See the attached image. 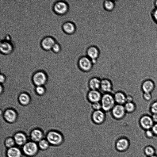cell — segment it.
<instances>
[{
    "label": "cell",
    "instance_id": "1",
    "mask_svg": "<svg viewBox=\"0 0 157 157\" xmlns=\"http://www.w3.org/2000/svg\"><path fill=\"white\" fill-rule=\"evenodd\" d=\"M100 102L102 109L106 113L110 112L116 104L112 93H103Z\"/></svg>",
    "mask_w": 157,
    "mask_h": 157
},
{
    "label": "cell",
    "instance_id": "2",
    "mask_svg": "<svg viewBox=\"0 0 157 157\" xmlns=\"http://www.w3.org/2000/svg\"><path fill=\"white\" fill-rule=\"evenodd\" d=\"M46 139L50 144L53 146L59 145L63 140V136L61 133L53 130L47 133Z\"/></svg>",
    "mask_w": 157,
    "mask_h": 157
},
{
    "label": "cell",
    "instance_id": "3",
    "mask_svg": "<svg viewBox=\"0 0 157 157\" xmlns=\"http://www.w3.org/2000/svg\"><path fill=\"white\" fill-rule=\"evenodd\" d=\"M22 151L25 155L29 157L33 156L37 153L39 151L38 146L36 142L29 141L23 146Z\"/></svg>",
    "mask_w": 157,
    "mask_h": 157
},
{
    "label": "cell",
    "instance_id": "4",
    "mask_svg": "<svg viewBox=\"0 0 157 157\" xmlns=\"http://www.w3.org/2000/svg\"><path fill=\"white\" fill-rule=\"evenodd\" d=\"M106 119V112L102 109L93 110L91 115V119L93 123L97 125L103 124Z\"/></svg>",
    "mask_w": 157,
    "mask_h": 157
},
{
    "label": "cell",
    "instance_id": "5",
    "mask_svg": "<svg viewBox=\"0 0 157 157\" xmlns=\"http://www.w3.org/2000/svg\"><path fill=\"white\" fill-rule=\"evenodd\" d=\"M116 149L119 152H124L127 151L130 146V142L125 135L119 136L116 140L115 144Z\"/></svg>",
    "mask_w": 157,
    "mask_h": 157
},
{
    "label": "cell",
    "instance_id": "6",
    "mask_svg": "<svg viewBox=\"0 0 157 157\" xmlns=\"http://www.w3.org/2000/svg\"><path fill=\"white\" fill-rule=\"evenodd\" d=\"M112 117L115 120H120L123 119L126 113L124 105L116 104L110 111Z\"/></svg>",
    "mask_w": 157,
    "mask_h": 157
},
{
    "label": "cell",
    "instance_id": "7",
    "mask_svg": "<svg viewBox=\"0 0 157 157\" xmlns=\"http://www.w3.org/2000/svg\"><path fill=\"white\" fill-rule=\"evenodd\" d=\"M93 64L91 60L86 57H82L78 62L79 68L82 71L84 72H88L91 71Z\"/></svg>",
    "mask_w": 157,
    "mask_h": 157
},
{
    "label": "cell",
    "instance_id": "8",
    "mask_svg": "<svg viewBox=\"0 0 157 157\" xmlns=\"http://www.w3.org/2000/svg\"><path fill=\"white\" fill-rule=\"evenodd\" d=\"M102 94L100 90H89L86 95L88 101L90 104L100 102Z\"/></svg>",
    "mask_w": 157,
    "mask_h": 157
},
{
    "label": "cell",
    "instance_id": "9",
    "mask_svg": "<svg viewBox=\"0 0 157 157\" xmlns=\"http://www.w3.org/2000/svg\"><path fill=\"white\" fill-rule=\"evenodd\" d=\"M113 89V83L110 79L106 78L101 79L100 90L104 93H112Z\"/></svg>",
    "mask_w": 157,
    "mask_h": 157
},
{
    "label": "cell",
    "instance_id": "10",
    "mask_svg": "<svg viewBox=\"0 0 157 157\" xmlns=\"http://www.w3.org/2000/svg\"><path fill=\"white\" fill-rule=\"evenodd\" d=\"M47 77L46 74L43 72L38 71L35 73L33 77L34 84L37 86H42L46 82Z\"/></svg>",
    "mask_w": 157,
    "mask_h": 157
},
{
    "label": "cell",
    "instance_id": "11",
    "mask_svg": "<svg viewBox=\"0 0 157 157\" xmlns=\"http://www.w3.org/2000/svg\"><path fill=\"white\" fill-rule=\"evenodd\" d=\"M101 79L98 76H93L88 82L89 90H100Z\"/></svg>",
    "mask_w": 157,
    "mask_h": 157
},
{
    "label": "cell",
    "instance_id": "12",
    "mask_svg": "<svg viewBox=\"0 0 157 157\" xmlns=\"http://www.w3.org/2000/svg\"><path fill=\"white\" fill-rule=\"evenodd\" d=\"M140 122L141 127L145 130L151 128L154 125L152 118L147 115L142 117Z\"/></svg>",
    "mask_w": 157,
    "mask_h": 157
},
{
    "label": "cell",
    "instance_id": "13",
    "mask_svg": "<svg viewBox=\"0 0 157 157\" xmlns=\"http://www.w3.org/2000/svg\"><path fill=\"white\" fill-rule=\"evenodd\" d=\"M113 95L116 104L124 105L126 103L127 95L123 91H117Z\"/></svg>",
    "mask_w": 157,
    "mask_h": 157
},
{
    "label": "cell",
    "instance_id": "14",
    "mask_svg": "<svg viewBox=\"0 0 157 157\" xmlns=\"http://www.w3.org/2000/svg\"><path fill=\"white\" fill-rule=\"evenodd\" d=\"M15 143L18 145H24L27 141V137L25 134L22 132H17L13 136Z\"/></svg>",
    "mask_w": 157,
    "mask_h": 157
},
{
    "label": "cell",
    "instance_id": "15",
    "mask_svg": "<svg viewBox=\"0 0 157 157\" xmlns=\"http://www.w3.org/2000/svg\"><path fill=\"white\" fill-rule=\"evenodd\" d=\"M44 133L42 130L36 128L31 131L30 137L33 141L35 142H39L43 139Z\"/></svg>",
    "mask_w": 157,
    "mask_h": 157
},
{
    "label": "cell",
    "instance_id": "16",
    "mask_svg": "<svg viewBox=\"0 0 157 157\" xmlns=\"http://www.w3.org/2000/svg\"><path fill=\"white\" fill-rule=\"evenodd\" d=\"M4 117L8 122L12 123L14 122L16 120L17 116L14 110L9 109L5 111L4 113Z\"/></svg>",
    "mask_w": 157,
    "mask_h": 157
},
{
    "label": "cell",
    "instance_id": "17",
    "mask_svg": "<svg viewBox=\"0 0 157 157\" xmlns=\"http://www.w3.org/2000/svg\"><path fill=\"white\" fill-rule=\"evenodd\" d=\"M87 54L88 57L91 60L93 63L96 62V60L99 55L98 49L94 46H91L88 49Z\"/></svg>",
    "mask_w": 157,
    "mask_h": 157
},
{
    "label": "cell",
    "instance_id": "18",
    "mask_svg": "<svg viewBox=\"0 0 157 157\" xmlns=\"http://www.w3.org/2000/svg\"><path fill=\"white\" fill-rule=\"evenodd\" d=\"M55 11L59 14H63L67 10L68 6L66 3L59 2L56 3L54 6Z\"/></svg>",
    "mask_w": 157,
    "mask_h": 157
},
{
    "label": "cell",
    "instance_id": "19",
    "mask_svg": "<svg viewBox=\"0 0 157 157\" xmlns=\"http://www.w3.org/2000/svg\"><path fill=\"white\" fill-rule=\"evenodd\" d=\"M6 155L7 157H21L22 153L18 148L13 147L6 150Z\"/></svg>",
    "mask_w": 157,
    "mask_h": 157
},
{
    "label": "cell",
    "instance_id": "20",
    "mask_svg": "<svg viewBox=\"0 0 157 157\" xmlns=\"http://www.w3.org/2000/svg\"><path fill=\"white\" fill-rule=\"evenodd\" d=\"M55 44L54 39L51 37H47L45 38L41 42V46L43 48L46 50H49L52 48Z\"/></svg>",
    "mask_w": 157,
    "mask_h": 157
},
{
    "label": "cell",
    "instance_id": "21",
    "mask_svg": "<svg viewBox=\"0 0 157 157\" xmlns=\"http://www.w3.org/2000/svg\"><path fill=\"white\" fill-rule=\"evenodd\" d=\"M154 85L151 80H147L143 83L142 88L144 93H150L154 89Z\"/></svg>",
    "mask_w": 157,
    "mask_h": 157
},
{
    "label": "cell",
    "instance_id": "22",
    "mask_svg": "<svg viewBox=\"0 0 157 157\" xmlns=\"http://www.w3.org/2000/svg\"><path fill=\"white\" fill-rule=\"evenodd\" d=\"M12 49V46L9 43L6 41L1 42L0 50L3 53L8 54L11 51Z\"/></svg>",
    "mask_w": 157,
    "mask_h": 157
},
{
    "label": "cell",
    "instance_id": "23",
    "mask_svg": "<svg viewBox=\"0 0 157 157\" xmlns=\"http://www.w3.org/2000/svg\"><path fill=\"white\" fill-rule=\"evenodd\" d=\"M18 100L21 104L23 105H26L29 103L30 98L27 94L22 93L19 96Z\"/></svg>",
    "mask_w": 157,
    "mask_h": 157
},
{
    "label": "cell",
    "instance_id": "24",
    "mask_svg": "<svg viewBox=\"0 0 157 157\" xmlns=\"http://www.w3.org/2000/svg\"><path fill=\"white\" fill-rule=\"evenodd\" d=\"M64 31L68 34L73 33L75 30V27L74 24L71 22H67L63 25Z\"/></svg>",
    "mask_w": 157,
    "mask_h": 157
},
{
    "label": "cell",
    "instance_id": "25",
    "mask_svg": "<svg viewBox=\"0 0 157 157\" xmlns=\"http://www.w3.org/2000/svg\"><path fill=\"white\" fill-rule=\"evenodd\" d=\"M124 105L126 113H132L135 110V105L132 102H126Z\"/></svg>",
    "mask_w": 157,
    "mask_h": 157
},
{
    "label": "cell",
    "instance_id": "26",
    "mask_svg": "<svg viewBox=\"0 0 157 157\" xmlns=\"http://www.w3.org/2000/svg\"><path fill=\"white\" fill-rule=\"evenodd\" d=\"M50 145L49 143L46 140L43 139L39 142L38 146L40 149L45 150L48 148Z\"/></svg>",
    "mask_w": 157,
    "mask_h": 157
},
{
    "label": "cell",
    "instance_id": "27",
    "mask_svg": "<svg viewBox=\"0 0 157 157\" xmlns=\"http://www.w3.org/2000/svg\"><path fill=\"white\" fill-rule=\"evenodd\" d=\"M144 152L146 155L148 157L153 156L155 154V148L151 146H148L145 147Z\"/></svg>",
    "mask_w": 157,
    "mask_h": 157
},
{
    "label": "cell",
    "instance_id": "28",
    "mask_svg": "<svg viewBox=\"0 0 157 157\" xmlns=\"http://www.w3.org/2000/svg\"><path fill=\"white\" fill-rule=\"evenodd\" d=\"M4 144L6 147L8 148L13 147L15 142L13 138L9 137L4 140Z\"/></svg>",
    "mask_w": 157,
    "mask_h": 157
},
{
    "label": "cell",
    "instance_id": "29",
    "mask_svg": "<svg viewBox=\"0 0 157 157\" xmlns=\"http://www.w3.org/2000/svg\"><path fill=\"white\" fill-rule=\"evenodd\" d=\"M104 6L105 9L108 10H113L114 7V2L110 1H105L104 3Z\"/></svg>",
    "mask_w": 157,
    "mask_h": 157
},
{
    "label": "cell",
    "instance_id": "30",
    "mask_svg": "<svg viewBox=\"0 0 157 157\" xmlns=\"http://www.w3.org/2000/svg\"><path fill=\"white\" fill-rule=\"evenodd\" d=\"M36 94L39 95H42L45 93V89L42 86H37L35 88Z\"/></svg>",
    "mask_w": 157,
    "mask_h": 157
},
{
    "label": "cell",
    "instance_id": "31",
    "mask_svg": "<svg viewBox=\"0 0 157 157\" xmlns=\"http://www.w3.org/2000/svg\"><path fill=\"white\" fill-rule=\"evenodd\" d=\"M91 107L93 110L102 109V106L100 102H96L91 104Z\"/></svg>",
    "mask_w": 157,
    "mask_h": 157
},
{
    "label": "cell",
    "instance_id": "32",
    "mask_svg": "<svg viewBox=\"0 0 157 157\" xmlns=\"http://www.w3.org/2000/svg\"><path fill=\"white\" fill-rule=\"evenodd\" d=\"M151 15L153 20L157 24V8H155L152 10Z\"/></svg>",
    "mask_w": 157,
    "mask_h": 157
},
{
    "label": "cell",
    "instance_id": "33",
    "mask_svg": "<svg viewBox=\"0 0 157 157\" xmlns=\"http://www.w3.org/2000/svg\"><path fill=\"white\" fill-rule=\"evenodd\" d=\"M151 110L153 114H157V101L155 102L152 104Z\"/></svg>",
    "mask_w": 157,
    "mask_h": 157
},
{
    "label": "cell",
    "instance_id": "34",
    "mask_svg": "<svg viewBox=\"0 0 157 157\" xmlns=\"http://www.w3.org/2000/svg\"><path fill=\"white\" fill-rule=\"evenodd\" d=\"M145 133L146 136L149 138H151L155 136L152 130L150 129L146 130Z\"/></svg>",
    "mask_w": 157,
    "mask_h": 157
},
{
    "label": "cell",
    "instance_id": "35",
    "mask_svg": "<svg viewBox=\"0 0 157 157\" xmlns=\"http://www.w3.org/2000/svg\"><path fill=\"white\" fill-rule=\"evenodd\" d=\"M52 49L54 52H57L59 51L60 47L58 44L55 43L53 46Z\"/></svg>",
    "mask_w": 157,
    "mask_h": 157
},
{
    "label": "cell",
    "instance_id": "36",
    "mask_svg": "<svg viewBox=\"0 0 157 157\" xmlns=\"http://www.w3.org/2000/svg\"><path fill=\"white\" fill-rule=\"evenodd\" d=\"M144 99L147 101H149L151 98V95L150 93H144L143 95Z\"/></svg>",
    "mask_w": 157,
    "mask_h": 157
},
{
    "label": "cell",
    "instance_id": "37",
    "mask_svg": "<svg viewBox=\"0 0 157 157\" xmlns=\"http://www.w3.org/2000/svg\"><path fill=\"white\" fill-rule=\"evenodd\" d=\"M151 130L154 135L157 136V123L153 125L151 128Z\"/></svg>",
    "mask_w": 157,
    "mask_h": 157
},
{
    "label": "cell",
    "instance_id": "38",
    "mask_svg": "<svg viewBox=\"0 0 157 157\" xmlns=\"http://www.w3.org/2000/svg\"><path fill=\"white\" fill-rule=\"evenodd\" d=\"M152 119L153 122L157 123V114H154L152 116Z\"/></svg>",
    "mask_w": 157,
    "mask_h": 157
},
{
    "label": "cell",
    "instance_id": "39",
    "mask_svg": "<svg viewBox=\"0 0 157 157\" xmlns=\"http://www.w3.org/2000/svg\"><path fill=\"white\" fill-rule=\"evenodd\" d=\"M132 98L131 96L130 95L127 96L126 102H132Z\"/></svg>",
    "mask_w": 157,
    "mask_h": 157
},
{
    "label": "cell",
    "instance_id": "40",
    "mask_svg": "<svg viewBox=\"0 0 157 157\" xmlns=\"http://www.w3.org/2000/svg\"><path fill=\"white\" fill-rule=\"evenodd\" d=\"M0 81L1 83H3L5 81V77L3 75L1 74L0 75Z\"/></svg>",
    "mask_w": 157,
    "mask_h": 157
},
{
    "label": "cell",
    "instance_id": "41",
    "mask_svg": "<svg viewBox=\"0 0 157 157\" xmlns=\"http://www.w3.org/2000/svg\"><path fill=\"white\" fill-rule=\"evenodd\" d=\"M154 5L156 8H157V0H156L154 2Z\"/></svg>",
    "mask_w": 157,
    "mask_h": 157
},
{
    "label": "cell",
    "instance_id": "42",
    "mask_svg": "<svg viewBox=\"0 0 157 157\" xmlns=\"http://www.w3.org/2000/svg\"><path fill=\"white\" fill-rule=\"evenodd\" d=\"M157 157V155H156L155 154V155H153V156H150V157Z\"/></svg>",
    "mask_w": 157,
    "mask_h": 157
},
{
    "label": "cell",
    "instance_id": "43",
    "mask_svg": "<svg viewBox=\"0 0 157 157\" xmlns=\"http://www.w3.org/2000/svg\"><path fill=\"white\" fill-rule=\"evenodd\" d=\"M67 157H69V156H67Z\"/></svg>",
    "mask_w": 157,
    "mask_h": 157
}]
</instances>
